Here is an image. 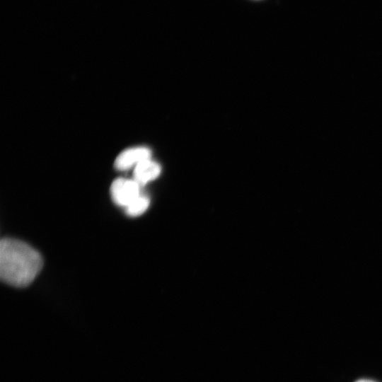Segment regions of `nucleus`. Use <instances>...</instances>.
Returning a JSON list of instances; mask_svg holds the SVG:
<instances>
[{
	"mask_svg": "<svg viewBox=\"0 0 382 382\" xmlns=\"http://www.w3.org/2000/svg\"><path fill=\"white\" fill-rule=\"evenodd\" d=\"M151 158L150 150L144 146L132 147L122 151L115 160V167L120 170L134 168L142 161Z\"/></svg>",
	"mask_w": 382,
	"mask_h": 382,
	"instance_id": "obj_3",
	"label": "nucleus"
},
{
	"mask_svg": "<svg viewBox=\"0 0 382 382\" xmlns=\"http://www.w3.org/2000/svg\"><path fill=\"white\" fill-rule=\"evenodd\" d=\"M40 254L28 244L6 238L0 243V277L11 286L30 284L42 267Z\"/></svg>",
	"mask_w": 382,
	"mask_h": 382,
	"instance_id": "obj_1",
	"label": "nucleus"
},
{
	"mask_svg": "<svg viewBox=\"0 0 382 382\" xmlns=\"http://www.w3.org/2000/svg\"><path fill=\"white\" fill-rule=\"evenodd\" d=\"M149 198L146 196L141 194L125 209L126 214L128 216H138L146 212L149 207Z\"/></svg>",
	"mask_w": 382,
	"mask_h": 382,
	"instance_id": "obj_5",
	"label": "nucleus"
},
{
	"mask_svg": "<svg viewBox=\"0 0 382 382\" xmlns=\"http://www.w3.org/2000/svg\"><path fill=\"white\" fill-rule=\"evenodd\" d=\"M140 187L133 178H117L110 186L112 199L117 205L126 208L141 195Z\"/></svg>",
	"mask_w": 382,
	"mask_h": 382,
	"instance_id": "obj_2",
	"label": "nucleus"
},
{
	"mask_svg": "<svg viewBox=\"0 0 382 382\" xmlns=\"http://www.w3.org/2000/svg\"><path fill=\"white\" fill-rule=\"evenodd\" d=\"M355 382H376V381L373 380H370V379L361 378V379L357 380Z\"/></svg>",
	"mask_w": 382,
	"mask_h": 382,
	"instance_id": "obj_6",
	"label": "nucleus"
},
{
	"mask_svg": "<svg viewBox=\"0 0 382 382\" xmlns=\"http://www.w3.org/2000/svg\"><path fill=\"white\" fill-rule=\"evenodd\" d=\"M160 173L161 167L158 163L149 158L134 168L133 179L141 186L156 179Z\"/></svg>",
	"mask_w": 382,
	"mask_h": 382,
	"instance_id": "obj_4",
	"label": "nucleus"
}]
</instances>
